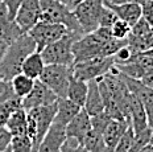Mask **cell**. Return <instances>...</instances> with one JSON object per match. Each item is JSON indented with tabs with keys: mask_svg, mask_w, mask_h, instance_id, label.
Instances as JSON below:
<instances>
[{
	"mask_svg": "<svg viewBox=\"0 0 153 152\" xmlns=\"http://www.w3.org/2000/svg\"><path fill=\"white\" fill-rule=\"evenodd\" d=\"M36 50V42L29 33H23L19 39L8 45L3 60L0 61V78L11 81L21 73L23 62L30 53Z\"/></svg>",
	"mask_w": 153,
	"mask_h": 152,
	"instance_id": "6da1fadb",
	"label": "cell"
},
{
	"mask_svg": "<svg viewBox=\"0 0 153 152\" xmlns=\"http://www.w3.org/2000/svg\"><path fill=\"white\" fill-rule=\"evenodd\" d=\"M111 37H112L111 28H106V27H99L94 32L86 33L83 36H81L73 44L74 61L81 62V61H85V60L92 58V57L100 56L103 45Z\"/></svg>",
	"mask_w": 153,
	"mask_h": 152,
	"instance_id": "7a4b0ae2",
	"label": "cell"
},
{
	"mask_svg": "<svg viewBox=\"0 0 153 152\" xmlns=\"http://www.w3.org/2000/svg\"><path fill=\"white\" fill-rule=\"evenodd\" d=\"M57 114V102L45 106H38L27 111L28 115V136L33 142V150L37 151L41 140L52 126Z\"/></svg>",
	"mask_w": 153,
	"mask_h": 152,
	"instance_id": "3957f363",
	"label": "cell"
},
{
	"mask_svg": "<svg viewBox=\"0 0 153 152\" xmlns=\"http://www.w3.org/2000/svg\"><path fill=\"white\" fill-rule=\"evenodd\" d=\"M83 34H78L74 32L66 33L63 37L58 39L54 42L46 45L41 50V56L45 65H74V53H73V44Z\"/></svg>",
	"mask_w": 153,
	"mask_h": 152,
	"instance_id": "277c9868",
	"label": "cell"
},
{
	"mask_svg": "<svg viewBox=\"0 0 153 152\" xmlns=\"http://www.w3.org/2000/svg\"><path fill=\"white\" fill-rule=\"evenodd\" d=\"M41 20L49 23L62 24L70 31L78 34H85L79 21L76 20L74 11H71L58 0H40Z\"/></svg>",
	"mask_w": 153,
	"mask_h": 152,
	"instance_id": "5b68a950",
	"label": "cell"
},
{
	"mask_svg": "<svg viewBox=\"0 0 153 152\" xmlns=\"http://www.w3.org/2000/svg\"><path fill=\"white\" fill-rule=\"evenodd\" d=\"M73 66L68 65H45L40 75L41 82L46 85L58 98H66L69 83L73 78Z\"/></svg>",
	"mask_w": 153,
	"mask_h": 152,
	"instance_id": "8992f818",
	"label": "cell"
},
{
	"mask_svg": "<svg viewBox=\"0 0 153 152\" xmlns=\"http://www.w3.org/2000/svg\"><path fill=\"white\" fill-rule=\"evenodd\" d=\"M114 66V56H97L85 60V61L75 62L73 65V74L75 78L88 82L91 80H98V78L106 75Z\"/></svg>",
	"mask_w": 153,
	"mask_h": 152,
	"instance_id": "52a82bcc",
	"label": "cell"
},
{
	"mask_svg": "<svg viewBox=\"0 0 153 152\" xmlns=\"http://www.w3.org/2000/svg\"><path fill=\"white\" fill-rule=\"evenodd\" d=\"M104 9V0H83L73 9L83 33L94 32L99 28V20Z\"/></svg>",
	"mask_w": 153,
	"mask_h": 152,
	"instance_id": "ba28073f",
	"label": "cell"
},
{
	"mask_svg": "<svg viewBox=\"0 0 153 152\" xmlns=\"http://www.w3.org/2000/svg\"><path fill=\"white\" fill-rule=\"evenodd\" d=\"M69 32L70 31L62 24H56V23L40 20L28 33L30 34V37L36 42V50L41 52L46 45L61 39V37H63Z\"/></svg>",
	"mask_w": 153,
	"mask_h": 152,
	"instance_id": "9c48e42d",
	"label": "cell"
},
{
	"mask_svg": "<svg viewBox=\"0 0 153 152\" xmlns=\"http://www.w3.org/2000/svg\"><path fill=\"white\" fill-rule=\"evenodd\" d=\"M57 99H58V97L53 93V90H50L40 80H36L34 81V86L30 90V93L21 99V107H23L25 111H28V110L34 109V107H38V106L56 103Z\"/></svg>",
	"mask_w": 153,
	"mask_h": 152,
	"instance_id": "30bf717a",
	"label": "cell"
},
{
	"mask_svg": "<svg viewBox=\"0 0 153 152\" xmlns=\"http://www.w3.org/2000/svg\"><path fill=\"white\" fill-rule=\"evenodd\" d=\"M16 23L24 33H28L41 20L40 0H23L15 17Z\"/></svg>",
	"mask_w": 153,
	"mask_h": 152,
	"instance_id": "8fae6325",
	"label": "cell"
},
{
	"mask_svg": "<svg viewBox=\"0 0 153 152\" xmlns=\"http://www.w3.org/2000/svg\"><path fill=\"white\" fill-rule=\"evenodd\" d=\"M66 138V126L53 120L50 128L38 145L37 152H61Z\"/></svg>",
	"mask_w": 153,
	"mask_h": 152,
	"instance_id": "7c38bea8",
	"label": "cell"
},
{
	"mask_svg": "<svg viewBox=\"0 0 153 152\" xmlns=\"http://www.w3.org/2000/svg\"><path fill=\"white\" fill-rule=\"evenodd\" d=\"M91 131V119L90 115L86 110L82 107L81 111L69 122L66 126V136L68 138H73L76 142L83 144L85 138L87 134Z\"/></svg>",
	"mask_w": 153,
	"mask_h": 152,
	"instance_id": "4fadbf2b",
	"label": "cell"
},
{
	"mask_svg": "<svg viewBox=\"0 0 153 152\" xmlns=\"http://www.w3.org/2000/svg\"><path fill=\"white\" fill-rule=\"evenodd\" d=\"M24 32L16 20L11 17L7 5L0 0V40L5 41L7 44H12Z\"/></svg>",
	"mask_w": 153,
	"mask_h": 152,
	"instance_id": "5bb4252c",
	"label": "cell"
},
{
	"mask_svg": "<svg viewBox=\"0 0 153 152\" xmlns=\"http://www.w3.org/2000/svg\"><path fill=\"white\" fill-rule=\"evenodd\" d=\"M104 5L112 9L120 20L128 23L131 27L143 17L141 5L137 3H114L111 0H104Z\"/></svg>",
	"mask_w": 153,
	"mask_h": 152,
	"instance_id": "9a60e30c",
	"label": "cell"
},
{
	"mask_svg": "<svg viewBox=\"0 0 153 152\" xmlns=\"http://www.w3.org/2000/svg\"><path fill=\"white\" fill-rule=\"evenodd\" d=\"M129 120H131V126L133 127V131L135 132L143 131V130L149 126L145 106L132 93H131V98H129Z\"/></svg>",
	"mask_w": 153,
	"mask_h": 152,
	"instance_id": "2e32d148",
	"label": "cell"
},
{
	"mask_svg": "<svg viewBox=\"0 0 153 152\" xmlns=\"http://www.w3.org/2000/svg\"><path fill=\"white\" fill-rule=\"evenodd\" d=\"M129 124L131 122L127 119H111V122L108 123V126L103 132V139L106 142L108 152L115 151V147H116L119 139L122 138V135L128 128Z\"/></svg>",
	"mask_w": 153,
	"mask_h": 152,
	"instance_id": "e0dca14e",
	"label": "cell"
},
{
	"mask_svg": "<svg viewBox=\"0 0 153 152\" xmlns=\"http://www.w3.org/2000/svg\"><path fill=\"white\" fill-rule=\"evenodd\" d=\"M88 83V90H87V97H86V102L83 109L88 113V115H97L102 111H104V103L103 98H102L99 85L97 80H91L87 82Z\"/></svg>",
	"mask_w": 153,
	"mask_h": 152,
	"instance_id": "ac0fdd59",
	"label": "cell"
},
{
	"mask_svg": "<svg viewBox=\"0 0 153 152\" xmlns=\"http://www.w3.org/2000/svg\"><path fill=\"white\" fill-rule=\"evenodd\" d=\"M81 106L70 101L69 98H58L57 99V114L54 116V120L68 126L70 120L81 111Z\"/></svg>",
	"mask_w": 153,
	"mask_h": 152,
	"instance_id": "d6986e66",
	"label": "cell"
},
{
	"mask_svg": "<svg viewBox=\"0 0 153 152\" xmlns=\"http://www.w3.org/2000/svg\"><path fill=\"white\" fill-rule=\"evenodd\" d=\"M44 68H45V62L42 60L41 52L34 50L33 53H30L29 56L25 58L23 62V68H21V73H24L25 75L30 77L32 80H38L42 73Z\"/></svg>",
	"mask_w": 153,
	"mask_h": 152,
	"instance_id": "ffe728a7",
	"label": "cell"
},
{
	"mask_svg": "<svg viewBox=\"0 0 153 152\" xmlns=\"http://www.w3.org/2000/svg\"><path fill=\"white\" fill-rule=\"evenodd\" d=\"M5 127L9 130L12 136L15 135H28V115L27 111L21 107L13 111L9 116Z\"/></svg>",
	"mask_w": 153,
	"mask_h": 152,
	"instance_id": "44dd1931",
	"label": "cell"
},
{
	"mask_svg": "<svg viewBox=\"0 0 153 152\" xmlns=\"http://www.w3.org/2000/svg\"><path fill=\"white\" fill-rule=\"evenodd\" d=\"M87 90H88V83L86 81H82L79 78H75L73 75L71 81L69 83L68 87V94L66 98H69L70 101H73L78 106L83 107L86 102V97H87Z\"/></svg>",
	"mask_w": 153,
	"mask_h": 152,
	"instance_id": "7402d4cb",
	"label": "cell"
},
{
	"mask_svg": "<svg viewBox=\"0 0 153 152\" xmlns=\"http://www.w3.org/2000/svg\"><path fill=\"white\" fill-rule=\"evenodd\" d=\"M34 81L36 80H32L30 77L25 75L24 73H19L17 75H15V77L11 80L15 95L20 97L21 99H23L24 97H27L34 86Z\"/></svg>",
	"mask_w": 153,
	"mask_h": 152,
	"instance_id": "603a6c76",
	"label": "cell"
},
{
	"mask_svg": "<svg viewBox=\"0 0 153 152\" xmlns=\"http://www.w3.org/2000/svg\"><path fill=\"white\" fill-rule=\"evenodd\" d=\"M83 144L88 152H108L106 142L103 139V134L94 131L92 128L85 138Z\"/></svg>",
	"mask_w": 153,
	"mask_h": 152,
	"instance_id": "cb8c5ba5",
	"label": "cell"
},
{
	"mask_svg": "<svg viewBox=\"0 0 153 152\" xmlns=\"http://www.w3.org/2000/svg\"><path fill=\"white\" fill-rule=\"evenodd\" d=\"M17 109H21V98L12 97L0 103V126H5L11 114Z\"/></svg>",
	"mask_w": 153,
	"mask_h": 152,
	"instance_id": "d4e9b609",
	"label": "cell"
},
{
	"mask_svg": "<svg viewBox=\"0 0 153 152\" xmlns=\"http://www.w3.org/2000/svg\"><path fill=\"white\" fill-rule=\"evenodd\" d=\"M9 148L11 152H33V142L28 135H15Z\"/></svg>",
	"mask_w": 153,
	"mask_h": 152,
	"instance_id": "484cf974",
	"label": "cell"
},
{
	"mask_svg": "<svg viewBox=\"0 0 153 152\" xmlns=\"http://www.w3.org/2000/svg\"><path fill=\"white\" fill-rule=\"evenodd\" d=\"M152 131H153V130L148 126V127L144 128L143 131L135 132V138H133L132 147H131L129 152H139L141 148H144L145 145L152 144L151 143V140H152Z\"/></svg>",
	"mask_w": 153,
	"mask_h": 152,
	"instance_id": "4316f807",
	"label": "cell"
},
{
	"mask_svg": "<svg viewBox=\"0 0 153 152\" xmlns=\"http://www.w3.org/2000/svg\"><path fill=\"white\" fill-rule=\"evenodd\" d=\"M135 138V131H133L132 126H128V128L124 131V134L122 135V138L119 139L116 147H115L114 152H129L131 147H132V142Z\"/></svg>",
	"mask_w": 153,
	"mask_h": 152,
	"instance_id": "83f0119b",
	"label": "cell"
},
{
	"mask_svg": "<svg viewBox=\"0 0 153 152\" xmlns=\"http://www.w3.org/2000/svg\"><path fill=\"white\" fill-rule=\"evenodd\" d=\"M90 119H91V128L94 130V131L103 134L104 130H106V127L108 126V123L111 122L112 118H111L106 111H102L99 114H97V115L90 116Z\"/></svg>",
	"mask_w": 153,
	"mask_h": 152,
	"instance_id": "f1b7e54d",
	"label": "cell"
},
{
	"mask_svg": "<svg viewBox=\"0 0 153 152\" xmlns=\"http://www.w3.org/2000/svg\"><path fill=\"white\" fill-rule=\"evenodd\" d=\"M129 33H131V25L128 23H126V21L120 20V19H117L112 27H111V34L115 39L126 40L128 39Z\"/></svg>",
	"mask_w": 153,
	"mask_h": 152,
	"instance_id": "f546056e",
	"label": "cell"
},
{
	"mask_svg": "<svg viewBox=\"0 0 153 152\" xmlns=\"http://www.w3.org/2000/svg\"><path fill=\"white\" fill-rule=\"evenodd\" d=\"M116 13L112 11L111 8H108L107 5H104V9L102 12V16L99 20V27H106V28H111L114 25V23L117 20Z\"/></svg>",
	"mask_w": 153,
	"mask_h": 152,
	"instance_id": "4dcf8cb0",
	"label": "cell"
},
{
	"mask_svg": "<svg viewBox=\"0 0 153 152\" xmlns=\"http://www.w3.org/2000/svg\"><path fill=\"white\" fill-rule=\"evenodd\" d=\"M152 29L153 28L148 24V21H146L144 17H141L137 23H135L132 27H131V33L129 34H132V36H144V34L151 32Z\"/></svg>",
	"mask_w": 153,
	"mask_h": 152,
	"instance_id": "1f68e13d",
	"label": "cell"
},
{
	"mask_svg": "<svg viewBox=\"0 0 153 152\" xmlns=\"http://www.w3.org/2000/svg\"><path fill=\"white\" fill-rule=\"evenodd\" d=\"M61 152H88V151L85 147V144L79 143V142H76L73 138H66Z\"/></svg>",
	"mask_w": 153,
	"mask_h": 152,
	"instance_id": "d6a6232c",
	"label": "cell"
},
{
	"mask_svg": "<svg viewBox=\"0 0 153 152\" xmlns=\"http://www.w3.org/2000/svg\"><path fill=\"white\" fill-rule=\"evenodd\" d=\"M12 97H17V95H15L11 81L0 78V103L9 99V98H12Z\"/></svg>",
	"mask_w": 153,
	"mask_h": 152,
	"instance_id": "836d02e7",
	"label": "cell"
},
{
	"mask_svg": "<svg viewBox=\"0 0 153 152\" xmlns=\"http://www.w3.org/2000/svg\"><path fill=\"white\" fill-rule=\"evenodd\" d=\"M12 140V134L5 126H0V152L7 150L11 144Z\"/></svg>",
	"mask_w": 153,
	"mask_h": 152,
	"instance_id": "e575fe53",
	"label": "cell"
},
{
	"mask_svg": "<svg viewBox=\"0 0 153 152\" xmlns=\"http://www.w3.org/2000/svg\"><path fill=\"white\" fill-rule=\"evenodd\" d=\"M141 9H143V17L153 28V0H149V1L144 3L141 5Z\"/></svg>",
	"mask_w": 153,
	"mask_h": 152,
	"instance_id": "d590c367",
	"label": "cell"
},
{
	"mask_svg": "<svg viewBox=\"0 0 153 152\" xmlns=\"http://www.w3.org/2000/svg\"><path fill=\"white\" fill-rule=\"evenodd\" d=\"M3 3H4L5 5H7L8 11H9V15H11L12 19L16 17V13H17V9L21 5V3H23V0H1Z\"/></svg>",
	"mask_w": 153,
	"mask_h": 152,
	"instance_id": "8d00e7d4",
	"label": "cell"
},
{
	"mask_svg": "<svg viewBox=\"0 0 153 152\" xmlns=\"http://www.w3.org/2000/svg\"><path fill=\"white\" fill-rule=\"evenodd\" d=\"M140 81H141L144 85H146L148 87L153 89V66L152 68H149L148 70L144 73V75L140 78Z\"/></svg>",
	"mask_w": 153,
	"mask_h": 152,
	"instance_id": "74e56055",
	"label": "cell"
},
{
	"mask_svg": "<svg viewBox=\"0 0 153 152\" xmlns=\"http://www.w3.org/2000/svg\"><path fill=\"white\" fill-rule=\"evenodd\" d=\"M145 110H146V116H148V124L153 130V102L149 103L148 106H145Z\"/></svg>",
	"mask_w": 153,
	"mask_h": 152,
	"instance_id": "f35d334b",
	"label": "cell"
},
{
	"mask_svg": "<svg viewBox=\"0 0 153 152\" xmlns=\"http://www.w3.org/2000/svg\"><path fill=\"white\" fill-rule=\"evenodd\" d=\"M58 1H59V3H62L63 5H66V7L70 8V9L73 11V9H74L81 1H83V0H58Z\"/></svg>",
	"mask_w": 153,
	"mask_h": 152,
	"instance_id": "ab89813d",
	"label": "cell"
},
{
	"mask_svg": "<svg viewBox=\"0 0 153 152\" xmlns=\"http://www.w3.org/2000/svg\"><path fill=\"white\" fill-rule=\"evenodd\" d=\"M8 45H9V44H7V42H5V41L0 40V61H1V60H3V57H4L5 52H7Z\"/></svg>",
	"mask_w": 153,
	"mask_h": 152,
	"instance_id": "60d3db41",
	"label": "cell"
},
{
	"mask_svg": "<svg viewBox=\"0 0 153 152\" xmlns=\"http://www.w3.org/2000/svg\"><path fill=\"white\" fill-rule=\"evenodd\" d=\"M111 1H114V3H137V4L143 5L144 3L149 1V0H111Z\"/></svg>",
	"mask_w": 153,
	"mask_h": 152,
	"instance_id": "b9f144b4",
	"label": "cell"
},
{
	"mask_svg": "<svg viewBox=\"0 0 153 152\" xmlns=\"http://www.w3.org/2000/svg\"><path fill=\"white\" fill-rule=\"evenodd\" d=\"M139 152H153V144H148L144 148H141Z\"/></svg>",
	"mask_w": 153,
	"mask_h": 152,
	"instance_id": "7bdbcfd3",
	"label": "cell"
},
{
	"mask_svg": "<svg viewBox=\"0 0 153 152\" xmlns=\"http://www.w3.org/2000/svg\"><path fill=\"white\" fill-rule=\"evenodd\" d=\"M3 152H11V148H9V147H8V148H7V150H4V151H3Z\"/></svg>",
	"mask_w": 153,
	"mask_h": 152,
	"instance_id": "ee69618b",
	"label": "cell"
},
{
	"mask_svg": "<svg viewBox=\"0 0 153 152\" xmlns=\"http://www.w3.org/2000/svg\"><path fill=\"white\" fill-rule=\"evenodd\" d=\"M151 143L153 144V131H152V140H151Z\"/></svg>",
	"mask_w": 153,
	"mask_h": 152,
	"instance_id": "f6af8a7d",
	"label": "cell"
},
{
	"mask_svg": "<svg viewBox=\"0 0 153 152\" xmlns=\"http://www.w3.org/2000/svg\"><path fill=\"white\" fill-rule=\"evenodd\" d=\"M33 152H37V151H36V150H33Z\"/></svg>",
	"mask_w": 153,
	"mask_h": 152,
	"instance_id": "bcb514c9",
	"label": "cell"
}]
</instances>
